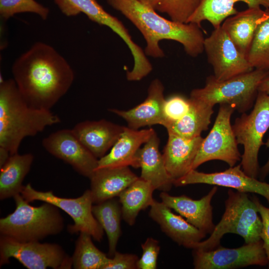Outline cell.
Here are the masks:
<instances>
[{
    "instance_id": "6da1fadb",
    "label": "cell",
    "mask_w": 269,
    "mask_h": 269,
    "mask_svg": "<svg viewBox=\"0 0 269 269\" xmlns=\"http://www.w3.org/2000/svg\"><path fill=\"white\" fill-rule=\"evenodd\" d=\"M12 73L21 95L30 106L50 110L69 90L74 73L51 46L33 45L14 62Z\"/></svg>"
},
{
    "instance_id": "7a4b0ae2",
    "label": "cell",
    "mask_w": 269,
    "mask_h": 269,
    "mask_svg": "<svg viewBox=\"0 0 269 269\" xmlns=\"http://www.w3.org/2000/svg\"><path fill=\"white\" fill-rule=\"evenodd\" d=\"M140 32L146 42L144 53L153 58H162L164 53L159 45L162 40L180 43L186 53L196 57L204 50L205 38L201 26L167 19L138 0H107Z\"/></svg>"
},
{
    "instance_id": "3957f363",
    "label": "cell",
    "mask_w": 269,
    "mask_h": 269,
    "mask_svg": "<svg viewBox=\"0 0 269 269\" xmlns=\"http://www.w3.org/2000/svg\"><path fill=\"white\" fill-rule=\"evenodd\" d=\"M60 122L50 110L34 108L24 99L13 79L0 83V147L17 153L22 140Z\"/></svg>"
},
{
    "instance_id": "277c9868",
    "label": "cell",
    "mask_w": 269,
    "mask_h": 269,
    "mask_svg": "<svg viewBox=\"0 0 269 269\" xmlns=\"http://www.w3.org/2000/svg\"><path fill=\"white\" fill-rule=\"evenodd\" d=\"M13 198L14 211L0 219L1 236L21 242H35L63 230V218L56 206L47 202L31 206L21 194Z\"/></svg>"
},
{
    "instance_id": "5b68a950",
    "label": "cell",
    "mask_w": 269,
    "mask_h": 269,
    "mask_svg": "<svg viewBox=\"0 0 269 269\" xmlns=\"http://www.w3.org/2000/svg\"><path fill=\"white\" fill-rule=\"evenodd\" d=\"M222 218L209 237L194 244L192 249L212 250L220 245L222 238L227 233L241 236L246 244L261 240L262 220L256 204L247 193L229 190Z\"/></svg>"
},
{
    "instance_id": "8992f818",
    "label": "cell",
    "mask_w": 269,
    "mask_h": 269,
    "mask_svg": "<svg viewBox=\"0 0 269 269\" xmlns=\"http://www.w3.org/2000/svg\"><path fill=\"white\" fill-rule=\"evenodd\" d=\"M269 75V70L254 69L225 80L211 75L206 78L204 87L192 90L190 97L213 107L217 104H229L244 113L253 106L260 84Z\"/></svg>"
},
{
    "instance_id": "52a82bcc",
    "label": "cell",
    "mask_w": 269,
    "mask_h": 269,
    "mask_svg": "<svg viewBox=\"0 0 269 269\" xmlns=\"http://www.w3.org/2000/svg\"><path fill=\"white\" fill-rule=\"evenodd\" d=\"M232 128L238 143L244 148L242 169L248 175L257 178L260 169L259 152L269 128V95L258 92L252 112L249 114L244 113L237 118Z\"/></svg>"
},
{
    "instance_id": "ba28073f",
    "label": "cell",
    "mask_w": 269,
    "mask_h": 269,
    "mask_svg": "<svg viewBox=\"0 0 269 269\" xmlns=\"http://www.w3.org/2000/svg\"><path fill=\"white\" fill-rule=\"evenodd\" d=\"M11 258L28 269H69L72 267L71 257L57 244L21 242L0 235V266L8 263Z\"/></svg>"
},
{
    "instance_id": "9c48e42d",
    "label": "cell",
    "mask_w": 269,
    "mask_h": 269,
    "mask_svg": "<svg viewBox=\"0 0 269 269\" xmlns=\"http://www.w3.org/2000/svg\"><path fill=\"white\" fill-rule=\"evenodd\" d=\"M20 194L28 202L35 200L47 202L65 212L74 222L68 227L70 233L85 232L97 241L103 239L104 231L92 213L94 202L90 189L79 197L67 198L57 196L52 191L36 190L28 183L23 186Z\"/></svg>"
},
{
    "instance_id": "30bf717a",
    "label": "cell",
    "mask_w": 269,
    "mask_h": 269,
    "mask_svg": "<svg viewBox=\"0 0 269 269\" xmlns=\"http://www.w3.org/2000/svg\"><path fill=\"white\" fill-rule=\"evenodd\" d=\"M234 111L232 105L220 104L214 124L208 135L203 138L192 169H196L210 160H221L232 167L241 160L242 155L231 124V117Z\"/></svg>"
},
{
    "instance_id": "8fae6325",
    "label": "cell",
    "mask_w": 269,
    "mask_h": 269,
    "mask_svg": "<svg viewBox=\"0 0 269 269\" xmlns=\"http://www.w3.org/2000/svg\"><path fill=\"white\" fill-rule=\"evenodd\" d=\"M192 250L195 269H232L268 264L262 240L234 249L220 245L210 251Z\"/></svg>"
},
{
    "instance_id": "7c38bea8",
    "label": "cell",
    "mask_w": 269,
    "mask_h": 269,
    "mask_svg": "<svg viewBox=\"0 0 269 269\" xmlns=\"http://www.w3.org/2000/svg\"><path fill=\"white\" fill-rule=\"evenodd\" d=\"M204 50L213 67V75L218 80H227L254 69L221 25L205 38Z\"/></svg>"
},
{
    "instance_id": "4fadbf2b",
    "label": "cell",
    "mask_w": 269,
    "mask_h": 269,
    "mask_svg": "<svg viewBox=\"0 0 269 269\" xmlns=\"http://www.w3.org/2000/svg\"><path fill=\"white\" fill-rule=\"evenodd\" d=\"M45 150L70 164L80 174L90 178L98 167L96 158L78 139L72 130L57 131L42 141Z\"/></svg>"
},
{
    "instance_id": "5bb4252c",
    "label": "cell",
    "mask_w": 269,
    "mask_h": 269,
    "mask_svg": "<svg viewBox=\"0 0 269 269\" xmlns=\"http://www.w3.org/2000/svg\"><path fill=\"white\" fill-rule=\"evenodd\" d=\"M193 184H207L234 188L244 193H254L263 196L269 204V183L248 175L241 164L221 172L204 173L191 170L184 176L174 180L178 187Z\"/></svg>"
},
{
    "instance_id": "9a60e30c",
    "label": "cell",
    "mask_w": 269,
    "mask_h": 269,
    "mask_svg": "<svg viewBox=\"0 0 269 269\" xmlns=\"http://www.w3.org/2000/svg\"><path fill=\"white\" fill-rule=\"evenodd\" d=\"M54 0L61 12L67 16L83 13L91 20L110 28L124 40L134 58L142 55L143 50L133 40L123 23L107 12L96 0Z\"/></svg>"
},
{
    "instance_id": "2e32d148",
    "label": "cell",
    "mask_w": 269,
    "mask_h": 269,
    "mask_svg": "<svg viewBox=\"0 0 269 269\" xmlns=\"http://www.w3.org/2000/svg\"><path fill=\"white\" fill-rule=\"evenodd\" d=\"M218 190L213 187L207 194L198 200L185 195L172 196L167 192H161V201L175 210L191 224L206 234H211L215 225L213 222L212 199Z\"/></svg>"
},
{
    "instance_id": "e0dca14e",
    "label": "cell",
    "mask_w": 269,
    "mask_h": 269,
    "mask_svg": "<svg viewBox=\"0 0 269 269\" xmlns=\"http://www.w3.org/2000/svg\"><path fill=\"white\" fill-rule=\"evenodd\" d=\"M164 86L158 79L150 83L147 90V96L142 103L128 110L109 109L125 120L128 127L134 130L154 125L163 126L164 123L163 116Z\"/></svg>"
},
{
    "instance_id": "ac0fdd59",
    "label": "cell",
    "mask_w": 269,
    "mask_h": 269,
    "mask_svg": "<svg viewBox=\"0 0 269 269\" xmlns=\"http://www.w3.org/2000/svg\"><path fill=\"white\" fill-rule=\"evenodd\" d=\"M164 203L154 200L150 207L149 217L160 227L161 231L179 246L192 249L201 241L206 234L174 214Z\"/></svg>"
},
{
    "instance_id": "d6986e66",
    "label": "cell",
    "mask_w": 269,
    "mask_h": 269,
    "mask_svg": "<svg viewBox=\"0 0 269 269\" xmlns=\"http://www.w3.org/2000/svg\"><path fill=\"white\" fill-rule=\"evenodd\" d=\"M124 129V126L102 119L80 122L72 130L80 142L99 159L112 147Z\"/></svg>"
},
{
    "instance_id": "ffe728a7",
    "label": "cell",
    "mask_w": 269,
    "mask_h": 269,
    "mask_svg": "<svg viewBox=\"0 0 269 269\" xmlns=\"http://www.w3.org/2000/svg\"><path fill=\"white\" fill-rule=\"evenodd\" d=\"M154 132L152 128L138 130L124 127L110 151L98 159L97 169L130 166L138 168L136 153L140 146L147 141Z\"/></svg>"
},
{
    "instance_id": "44dd1931",
    "label": "cell",
    "mask_w": 269,
    "mask_h": 269,
    "mask_svg": "<svg viewBox=\"0 0 269 269\" xmlns=\"http://www.w3.org/2000/svg\"><path fill=\"white\" fill-rule=\"evenodd\" d=\"M203 140L201 135L188 138L168 133L162 155L166 170L173 181L192 170Z\"/></svg>"
},
{
    "instance_id": "7402d4cb",
    "label": "cell",
    "mask_w": 269,
    "mask_h": 269,
    "mask_svg": "<svg viewBox=\"0 0 269 269\" xmlns=\"http://www.w3.org/2000/svg\"><path fill=\"white\" fill-rule=\"evenodd\" d=\"M159 139L155 132L136 154L140 178L149 182L155 190L168 192L172 188L173 180L169 175L163 155L159 149Z\"/></svg>"
},
{
    "instance_id": "603a6c76",
    "label": "cell",
    "mask_w": 269,
    "mask_h": 269,
    "mask_svg": "<svg viewBox=\"0 0 269 269\" xmlns=\"http://www.w3.org/2000/svg\"><path fill=\"white\" fill-rule=\"evenodd\" d=\"M138 177L129 166L97 169L89 178L94 203L119 197Z\"/></svg>"
},
{
    "instance_id": "cb8c5ba5",
    "label": "cell",
    "mask_w": 269,
    "mask_h": 269,
    "mask_svg": "<svg viewBox=\"0 0 269 269\" xmlns=\"http://www.w3.org/2000/svg\"><path fill=\"white\" fill-rule=\"evenodd\" d=\"M268 17L266 9L248 7L227 18L221 26L239 51L247 57L258 26Z\"/></svg>"
},
{
    "instance_id": "d4e9b609",
    "label": "cell",
    "mask_w": 269,
    "mask_h": 269,
    "mask_svg": "<svg viewBox=\"0 0 269 269\" xmlns=\"http://www.w3.org/2000/svg\"><path fill=\"white\" fill-rule=\"evenodd\" d=\"M238 2H244L248 7L263 6L269 8V0H199L198 6L188 23H194L201 26V22L207 20L214 28H217L227 18L238 12L235 7Z\"/></svg>"
},
{
    "instance_id": "484cf974",
    "label": "cell",
    "mask_w": 269,
    "mask_h": 269,
    "mask_svg": "<svg viewBox=\"0 0 269 269\" xmlns=\"http://www.w3.org/2000/svg\"><path fill=\"white\" fill-rule=\"evenodd\" d=\"M190 108L179 120L167 125V133L192 138L201 135L208 129L213 114V106L198 99L189 97Z\"/></svg>"
},
{
    "instance_id": "4316f807",
    "label": "cell",
    "mask_w": 269,
    "mask_h": 269,
    "mask_svg": "<svg viewBox=\"0 0 269 269\" xmlns=\"http://www.w3.org/2000/svg\"><path fill=\"white\" fill-rule=\"evenodd\" d=\"M34 159L31 153L10 155L0 167V199L13 197L20 194L23 181L29 172Z\"/></svg>"
},
{
    "instance_id": "83f0119b",
    "label": "cell",
    "mask_w": 269,
    "mask_h": 269,
    "mask_svg": "<svg viewBox=\"0 0 269 269\" xmlns=\"http://www.w3.org/2000/svg\"><path fill=\"white\" fill-rule=\"evenodd\" d=\"M154 190L149 182L139 177L119 195L122 218L128 225H134L139 213L151 206Z\"/></svg>"
},
{
    "instance_id": "f1b7e54d",
    "label": "cell",
    "mask_w": 269,
    "mask_h": 269,
    "mask_svg": "<svg viewBox=\"0 0 269 269\" xmlns=\"http://www.w3.org/2000/svg\"><path fill=\"white\" fill-rule=\"evenodd\" d=\"M92 213L106 232L109 244V256L112 258L121 236V221L122 218L121 205L115 198L95 204Z\"/></svg>"
},
{
    "instance_id": "f546056e",
    "label": "cell",
    "mask_w": 269,
    "mask_h": 269,
    "mask_svg": "<svg viewBox=\"0 0 269 269\" xmlns=\"http://www.w3.org/2000/svg\"><path fill=\"white\" fill-rule=\"evenodd\" d=\"M92 237L80 232L74 252L71 257L72 267L75 269H103L110 258L94 244Z\"/></svg>"
},
{
    "instance_id": "4dcf8cb0",
    "label": "cell",
    "mask_w": 269,
    "mask_h": 269,
    "mask_svg": "<svg viewBox=\"0 0 269 269\" xmlns=\"http://www.w3.org/2000/svg\"><path fill=\"white\" fill-rule=\"evenodd\" d=\"M265 9L269 17L258 26L247 58L254 69L269 70V8Z\"/></svg>"
},
{
    "instance_id": "1f68e13d",
    "label": "cell",
    "mask_w": 269,
    "mask_h": 269,
    "mask_svg": "<svg viewBox=\"0 0 269 269\" xmlns=\"http://www.w3.org/2000/svg\"><path fill=\"white\" fill-rule=\"evenodd\" d=\"M157 12L166 13L171 20L188 21L197 8L199 0H138Z\"/></svg>"
},
{
    "instance_id": "d6a6232c",
    "label": "cell",
    "mask_w": 269,
    "mask_h": 269,
    "mask_svg": "<svg viewBox=\"0 0 269 269\" xmlns=\"http://www.w3.org/2000/svg\"><path fill=\"white\" fill-rule=\"evenodd\" d=\"M49 9L35 0H0V15L7 20L17 13L31 12L46 20Z\"/></svg>"
},
{
    "instance_id": "836d02e7",
    "label": "cell",
    "mask_w": 269,
    "mask_h": 269,
    "mask_svg": "<svg viewBox=\"0 0 269 269\" xmlns=\"http://www.w3.org/2000/svg\"><path fill=\"white\" fill-rule=\"evenodd\" d=\"M190 108L189 98L176 95L165 99L163 105V116L165 127L167 125L181 119L188 111Z\"/></svg>"
},
{
    "instance_id": "e575fe53",
    "label": "cell",
    "mask_w": 269,
    "mask_h": 269,
    "mask_svg": "<svg viewBox=\"0 0 269 269\" xmlns=\"http://www.w3.org/2000/svg\"><path fill=\"white\" fill-rule=\"evenodd\" d=\"M142 255L137 262V269H155L160 250L159 241L153 238L146 239L141 244Z\"/></svg>"
},
{
    "instance_id": "d590c367",
    "label": "cell",
    "mask_w": 269,
    "mask_h": 269,
    "mask_svg": "<svg viewBox=\"0 0 269 269\" xmlns=\"http://www.w3.org/2000/svg\"><path fill=\"white\" fill-rule=\"evenodd\" d=\"M139 258L135 254L116 251L103 269H137Z\"/></svg>"
},
{
    "instance_id": "8d00e7d4",
    "label": "cell",
    "mask_w": 269,
    "mask_h": 269,
    "mask_svg": "<svg viewBox=\"0 0 269 269\" xmlns=\"http://www.w3.org/2000/svg\"><path fill=\"white\" fill-rule=\"evenodd\" d=\"M252 200L257 206L262 220L261 239L263 241V247L268 260V266L269 268V208L263 205L256 196H253Z\"/></svg>"
},
{
    "instance_id": "74e56055",
    "label": "cell",
    "mask_w": 269,
    "mask_h": 269,
    "mask_svg": "<svg viewBox=\"0 0 269 269\" xmlns=\"http://www.w3.org/2000/svg\"><path fill=\"white\" fill-rule=\"evenodd\" d=\"M266 146L269 149V137L265 143ZM261 180H263L269 174V157L265 164L260 169Z\"/></svg>"
},
{
    "instance_id": "f35d334b",
    "label": "cell",
    "mask_w": 269,
    "mask_h": 269,
    "mask_svg": "<svg viewBox=\"0 0 269 269\" xmlns=\"http://www.w3.org/2000/svg\"><path fill=\"white\" fill-rule=\"evenodd\" d=\"M258 91L269 95V75L262 80L259 85Z\"/></svg>"
},
{
    "instance_id": "ab89813d",
    "label": "cell",
    "mask_w": 269,
    "mask_h": 269,
    "mask_svg": "<svg viewBox=\"0 0 269 269\" xmlns=\"http://www.w3.org/2000/svg\"><path fill=\"white\" fill-rule=\"evenodd\" d=\"M10 155V152L6 149L0 147V167L5 164Z\"/></svg>"
}]
</instances>
